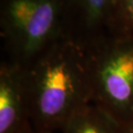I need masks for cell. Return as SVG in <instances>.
Returning <instances> with one entry per match:
<instances>
[{"label": "cell", "instance_id": "6da1fadb", "mask_svg": "<svg viewBox=\"0 0 133 133\" xmlns=\"http://www.w3.org/2000/svg\"><path fill=\"white\" fill-rule=\"evenodd\" d=\"M21 67L36 131L58 132L73 114L93 103L89 53L72 38L57 41Z\"/></svg>", "mask_w": 133, "mask_h": 133}, {"label": "cell", "instance_id": "5b68a950", "mask_svg": "<svg viewBox=\"0 0 133 133\" xmlns=\"http://www.w3.org/2000/svg\"><path fill=\"white\" fill-rule=\"evenodd\" d=\"M22 67L5 60L0 66V133H33Z\"/></svg>", "mask_w": 133, "mask_h": 133}, {"label": "cell", "instance_id": "ba28073f", "mask_svg": "<svg viewBox=\"0 0 133 133\" xmlns=\"http://www.w3.org/2000/svg\"><path fill=\"white\" fill-rule=\"evenodd\" d=\"M125 133H133V126L130 127V128L125 129Z\"/></svg>", "mask_w": 133, "mask_h": 133}, {"label": "cell", "instance_id": "7a4b0ae2", "mask_svg": "<svg viewBox=\"0 0 133 133\" xmlns=\"http://www.w3.org/2000/svg\"><path fill=\"white\" fill-rule=\"evenodd\" d=\"M0 34L8 60L27 65L67 38L63 0H0Z\"/></svg>", "mask_w": 133, "mask_h": 133}, {"label": "cell", "instance_id": "9c48e42d", "mask_svg": "<svg viewBox=\"0 0 133 133\" xmlns=\"http://www.w3.org/2000/svg\"><path fill=\"white\" fill-rule=\"evenodd\" d=\"M33 133H43V132H38V131H36V130H35Z\"/></svg>", "mask_w": 133, "mask_h": 133}, {"label": "cell", "instance_id": "52a82bcc", "mask_svg": "<svg viewBox=\"0 0 133 133\" xmlns=\"http://www.w3.org/2000/svg\"><path fill=\"white\" fill-rule=\"evenodd\" d=\"M133 36V0H116L112 37Z\"/></svg>", "mask_w": 133, "mask_h": 133}, {"label": "cell", "instance_id": "3957f363", "mask_svg": "<svg viewBox=\"0 0 133 133\" xmlns=\"http://www.w3.org/2000/svg\"><path fill=\"white\" fill-rule=\"evenodd\" d=\"M93 104L121 127L133 126V36L109 37L87 48Z\"/></svg>", "mask_w": 133, "mask_h": 133}, {"label": "cell", "instance_id": "277c9868", "mask_svg": "<svg viewBox=\"0 0 133 133\" xmlns=\"http://www.w3.org/2000/svg\"><path fill=\"white\" fill-rule=\"evenodd\" d=\"M66 37L88 48L112 37L116 0H63Z\"/></svg>", "mask_w": 133, "mask_h": 133}, {"label": "cell", "instance_id": "8992f818", "mask_svg": "<svg viewBox=\"0 0 133 133\" xmlns=\"http://www.w3.org/2000/svg\"><path fill=\"white\" fill-rule=\"evenodd\" d=\"M59 133H125L121 127L93 103L74 114Z\"/></svg>", "mask_w": 133, "mask_h": 133}]
</instances>
